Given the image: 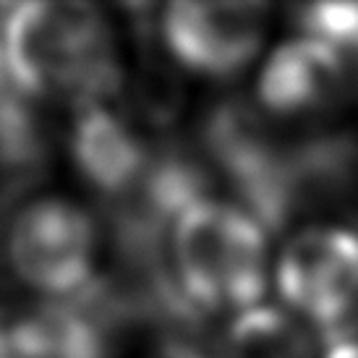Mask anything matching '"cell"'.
Returning a JSON list of instances; mask_svg holds the SVG:
<instances>
[{
  "instance_id": "1",
  "label": "cell",
  "mask_w": 358,
  "mask_h": 358,
  "mask_svg": "<svg viewBox=\"0 0 358 358\" xmlns=\"http://www.w3.org/2000/svg\"><path fill=\"white\" fill-rule=\"evenodd\" d=\"M0 45L8 84L31 100H60L73 110L115 102L126 76L115 31L90 3L0 6Z\"/></svg>"
},
{
  "instance_id": "2",
  "label": "cell",
  "mask_w": 358,
  "mask_h": 358,
  "mask_svg": "<svg viewBox=\"0 0 358 358\" xmlns=\"http://www.w3.org/2000/svg\"><path fill=\"white\" fill-rule=\"evenodd\" d=\"M170 267L201 317L262 306L269 282V230L238 201L207 196L170 233Z\"/></svg>"
},
{
  "instance_id": "3",
  "label": "cell",
  "mask_w": 358,
  "mask_h": 358,
  "mask_svg": "<svg viewBox=\"0 0 358 358\" xmlns=\"http://www.w3.org/2000/svg\"><path fill=\"white\" fill-rule=\"evenodd\" d=\"M290 150L278 123L269 120L246 97H225L204 113L199 126V152L212 176L228 183L233 201L272 233L288 230L290 209Z\"/></svg>"
},
{
  "instance_id": "4",
  "label": "cell",
  "mask_w": 358,
  "mask_h": 358,
  "mask_svg": "<svg viewBox=\"0 0 358 358\" xmlns=\"http://www.w3.org/2000/svg\"><path fill=\"white\" fill-rule=\"evenodd\" d=\"M282 306L303 319L324 345L353 338L358 324V225L299 228L275 262Z\"/></svg>"
},
{
  "instance_id": "5",
  "label": "cell",
  "mask_w": 358,
  "mask_h": 358,
  "mask_svg": "<svg viewBox=\"0 0 358 358\" xmlns=\"http://www.w3.org/2000/svg\"><path fill=\"white\" fill-rule=\"evenodd\" d=\"M3 236L13 275L48 299H71L97 278V222L73 201H27L6 222Z\"/></svg>"
},
{
  "instance_id": "6",
  "label": "cell",
  "mask_w": 358,
  "mask_h": 358,
  "mask_svg": "<svg viewBox=\"0 0 358 358\" xmlns=\"http://www.w3.org/2000/svg\"><path fill=\"white\" fill-rule=\"evenodd\" d=\"M267 3H170L157 37L170 63L207 81L241 76L267 37Z\"/></svg>"
},
{
  "instance_id": "7",
  "label": "cell",
  "mask_w": 358,
  "mask_h": 358,
  "mask_svg": "<svg viewBox=\"0 0 358 358\" xmlns=\"http://www.w3.org/2000/svg\"><path fill=\"white\" fill-rule=\"evenodd\" d=\"M350 84V60L327 42L299 31L264 60L257 79V108L278 126H322L345 105Z\"/></svg>"
},
{
  "instance_id": "8",
  "label": "cell",
  "mask_w": 358,
  "mask_h": 358,
  "mask_svg": "<svg viewBox=\"0 0 358 358\" xmlns=\"http://www.w3.org/2000/svg\"><path fill=\"white\" fill-rule=\"evenodd\" d=\"M134 332L105 275L71 299H48L10 322L19 358H115Z\"/></svg>"
},
{
  "instance_id": "9",
  "label": "cell",
  "mask_w": 358,
  "mask_h": 358,
  "mask_svg": "<svg viewBox=\"0 0 358 358\" xmlns=\"http://www.w3.org/2000/svg\"><path fill=\"white\" fill-rule=\"evenodd\" d=\"M150 134L131 113L113 102H92L73 110L69 152L81 180L97 191L102 204L123 199L141 180L155 155Z\"/></svg>"
},
{
  "instance_id": "10",
  "label": "cell",
  "mask_w": 358,
  "mask_h": 358,
  "mask_svg": "<svg viewBox=\"0 0 358 358\" xmlns=\"http://www.w3.org/2000/svg\"><path fill=\"white\" fill-rule=\"evenodd\" d=\"M52 157V129L37 100L6 84L0 92V225L27 204Z\"/></svg>"
},
{
  "instance_id": "11",
  "label": "cell",
  "mask_w": 358,
  "mask_h": 358,
  "mask_svg": "<svg viewBox=\"0 0 358 358\" xmlns=\"http://www.w3.org/2000/svg\"><path fill=\"white\" fill-rule=\"evenodd\" d=\"M288 189L293 220L353 199L358 194V134L319 129L293 139Z\"/></svg>"
},
{
  "instance_id": "12",
  "label": "cell",
  "mask_w": 358,
  "mask_h": 358,
  "mask_svg": "<svg viewBox=\"0 0 358 358\" xmlns=\"http://www.w3.org/2000/svg\"><path fill=\"white\" fill-rule=\"evenodd\" d=\"M319 338L285 306H254L233 317L225 332V358H319Z\"/></svg>"
},
{
  "instance_id": "13",
  "label": "cell",
  "mask_w": 358,
  "mask_h": 358,
  "mask_svg": "<svg viewBox=\"0 0 358 358\" xmlns=\"http://www.w3.org/2000/svg\"><path fill=\"white\" fill-rule=\"evenodd\" d=\"M301 34L317 37L348 60H358V3H308L293 8Z\"/></svg>"
},
{
  "instance_id": "14",
  "label": "cell",
  "mask_w": 358,
  "mask_h": 358,
  "mask_svg": "<svg viewBox=\"0 0 358 358\" xmlns=\"http://www.w3.org/2000/svg\"><path fill=\"white\" fill-rule=\"evenodd\" d=\"M155 358H217V356H209L201 348L191 345V343H168L162 345L159 353Z\"/></svg>"
},
{
  "instance_id": "15",
  "label": "cell",
  "mask_w": 358,
  "mask_h": 358,
  "mask_svg": "<svg viewBox=\"0 0 358 358\" xmlns=\"http://www.w3.org/2000/svg\"><path fill=\"white\" fill-rule=\"evenodd\" d=\"M322 358H358V338H343L329 343Z\"/></svg>"
},
{
  "instance_id": "16",
  "label": "cell",
  "mask_w": 358,
  "mask_h": 358,
  "mask_svg": "<svg viewBox=\"0 0 358 358\" xmlns=\"http://www.w3.org/2000/svg\"><path fill=\"white\" fill-rule=\"evenodd\" d=\"M0 358H19L13 335H10V322H6L3 314H0Z\"/></svg>"
},
{
  "instance_id": "17",
  "label": "cell",
  "mask_w": 358,
  "mask_h": 358,
  "mask_svg": "<svg viewBox=\"0 0 358 358\" xmlns=\"http://www.w3.org/2000/svg\"><path fill=\"white\" fill-rule=\"evenodd\" d=\"M6 58H3V45H0V92H3V87H6Z\"/></svg>"
},
{
  "instance_id": "18",
  "label": "cell",
  "mask_w": 358,
  "mask_h": 358,
  "mask_svg": "<svg viewBox=\"0 0 358 358\" xmlns=\"http://www.w3.org/2000/svg\"><path fill=\"white\" fill-rule=\"evenodd\" d=\"M356 87H358V84H356Z\"/></svg>"
}]
</instances>
